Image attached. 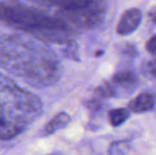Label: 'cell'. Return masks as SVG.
I'll use <instances>...</instances> for the list:
<instances>
[{"instance_id":"obj_3","label":"cell","mask_w":156,"mask_h":155,"mask_svg":"<svg viewBox=\"0 0 156 155\" xmlns=\"http://www.w3.org/2000/svg\"><path fill=\"white\" fill-rule=\"evenodd\" d=\"M42 112V102L34 93L23 90L0 72V121L8 140L16 137Z\"/></svg>"},{"instance_id":"obj_8","label":"cell","mask_w":156,"mask_h":155,"mask_svg":"<svg viewBox=\"0 0 156 155\" xmlns=\"http://www.w3.org/2000/svg\"><path fill=\"white\" fill-rule=\"evenodd\" d=\"M70 122V117L66 112H60L54 116L44 127V132L47 135L55 133L57 131L66 127Z\"/></svg>"},{"instance_id":"obj_1","label":"cell","mask_w":156,"mask_h":155,"mask_svg":"<svg viewBox=\"0 0 156 155\" xmlns=\"http://www.w3.org/2000/svg\"><path fill=\"white\" fill-rule=\"evenodd\" d=\"M0 68L35 87L53 85L61 76V64L51 48L21 34H0Z\"/></svg>"},{"instance_id":"obj_9","label":"cell","mask_w":156,"mask_h":155,"mask_svg":"<svg viewBox=\"0 0 156 155\" xmlns=\"http://www.w3.org/2000/svg\"><path fill=\"white\" fill-rule=\"evenodd\" d=\"M130 111L125 108L113 109L108 112L109 122L112 127H118L122 125L130 118Z\"/></svg>"},{"instance_id":"obj_15","label":"cell","mask_w":156,"mask_h":155,"mask_svg":"<svg viewBox=\"0 0 156 155\" xmlns=\"http://www.w3.org/2000/svg\"><path fill=\"white\" fill-rule=\"evenodd\" d=\"M101 54H103V51H97L96 52V56H100V55H101Z\"/></svg>"},{"instance_id":"obj_6","label":"cell","mask_w":156,"mask_h":155,"mask_svg":"<svg viewBox=\"0 0 156 155\" xmlns=\"http://www.w3.org/2000/svg\"><path fill=\"white\" fill-rule=\"evenodd\" d=\"M143 14L138 8H129L121 16L117 26L116 32L120 36H128L133 33L141 25Z\"/></svg>"},{"instance_id":"obj_13","label":"cell","mask_w":156,"mask_h":155,"mask_svg":"<svg viewBox=\"0 0 156 155\" xmlns=\"http://www.w3.org/2000/svg\"><path fill=\"white\" fill-rule=\"evenodd\" d=\"M145 48L146 50L153 56L155 55V50H156V37L155 35L152 36L146 42L145 44Z\"/></svg>"},{"instance_id":"obj_12","label":"cell","mask_w":156,"mask_h":155,"mask_svg":"<svg viewBox=\"0 0 156 155\" xmlns=\"http://www.w3.org/2000/svg\"><path fill=\"white\" fill-rule=\"evenodd\" d=\"M143 73L147 78L154 79L155 77V64L154 61H148L143 67Z\"/></svg>"},{"instance_id":"obj_11","label":"cell","mask_w":156,"mask_h":155,"mask_svg":"<svg viewBox=\"0 0 156 155\" xmlns=\"http://www.w3.org/2000/svg\"><path fill=\"white\" fill-rule=\"evenodd\" d=\"M95 94L98 97H101V98H105V99L115 97L114 90H113L110 81H106V82H103L102 84H101L95 90Z\"/></svg>"},{"instance_id":"obj_7","label":"cell","mask_w":156,"mask_h":155,"mask_svg":"<svg viewBox=\"0 0 156 155\" xmlns=\"http://www.w3.org/2000/svg\"><path fill=\"white\" fill-rule=\"evenodd\" d=\"M155 99L154 94L150 92H144L134 98L129 103V111L135 113H144L154 110Z\"/></svg>"},{"instance_id":"obj_14","label":"cell","mask_w":156,"mask_h":155,"mask_svg":"<svg viewBox=\"0 0 156 155\" xmlns=\"http://www.w3.org/2000/svg\"><path fill=\"white\" fill-rule=\"evenodd\" d=\"M155 14H156V12H155V7L154 6H153L152 7V9L150 10V12H149V17L151 18V20H152V22L154 24L155 23Z\"/></svg>"},{"instance_id":"obj_5","label":"cell","mask_w":156,"mask_h":155,"mask_svg":"<svg viewBox=\"0 0 156 155\" xmlns=\"http://www.w3.org/2000/svg\"><path fill=\"white\" fill-rule=\"evenodd\" d=\"M110 83L114 90L115 97L128 95L132 94L135 90L138 85V78L133 71L130 69H123L117 72Z\"/></svg>"},{"instance_id":"obj_10","label":"cell","mask_w":156,"mask_h":155,"mask_svg":"<svg viewBox=\"0 0 156 155\" xmlns=\"http://www.w3.org/2000/svg\"><path fill=\"white\" fill-rule=\"evenodd\" d=\"M128 150L129 145L127 141L115 142L111 145L109 153L110 155H126L128 153Z\"/></svg>"},{"instance_id":"obj_4","label":"cell","mask_w":156,"mask_h":155,"mask_svg":"<svg viewBox=\"0 0 156 155\" xmlns=\"http://www.w3.org/2000/svg\"><path fill=\"white\" fill-rule=\"evenodd\" d=\"M60 19L72 29L90 30L101 26L107 15L106 0H27Z\"/></svg>"},{"instance_id":"obj_2","label":"cell","mask_w":156,"mask_h":155,"mask_svg":"<svg viewBox=\"0 0 156 155\" xmlns=\"http://www.w3.org/2000/svg\"><path fill=\"white\" fill-rule=\"evenodd\" d=\"M0 22L43 41L63 45L73 41L75 32L60 19L19 0H0Z\"/></svg>"}]
</instances>
